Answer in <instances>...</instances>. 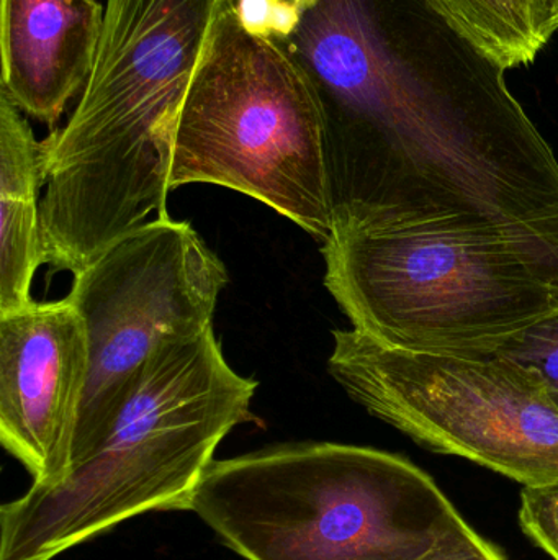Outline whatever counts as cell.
Masks as SVG:
<instances>
[{
  "instance_id": "cell-1",
  "label": "cell",
  "mask_w": 558,
  "mask_h": 560,
  "mask_svg": "<svg viewBox=\"0 0 558 560\" xmlns=\"http://www.w3.org/2000/svg\"><path fill=\"white\" fill-rule=\"evenodd\" d=\"M269 19L320 108L333 235L558 217L553 148L432 0H282Z\"/></svg>"
},
{
  "instance_id": "cell-12",
  "label": "cell",
  "mask_w": 558,
  "mask_h": 560,
  "mask_svg": "<svg viewBox=\"0 0 558 560\" xmlns=\"http://www.w3.org/2000/svg\"><path fill=\"white\" fill-rule=\"evenodd\" d=\"M482 52L511 69L530 65L558 30L557 0H432Z\"/></svg>"
},
{
  "instance_id": "cell-13",
  "label": "cell",
  "mask_w": 558,
  "mask_h": 560,
  "mask_svg": "<svg viewBox=\"0 0 558 560\" xmlns=\"http://www.w3.org/2000/svg\"><path fill=\"white\" fill-rule=\"evenodd\" d=\"M491 354L526 369L558 395V310L501 341Z\"/></svg>"
},
{
  "instance_id": "cell-15",
  "label": "cell",
  "mask_w": 558,
  "mask_h": 560,
  "mask_svg": "<svg viewBox=\"0 0 558 560\" xmlns=\"http://www.w3.org/2000/svg\"><path fill=\"white\" fill-rule=\"evenodd\" d=\"M419 560H507L490 542L468 526L464 518Z\"/></svg>"
},
{
  "instance_id": "cell-8",
  "label": "cell",
  "mask_w": 558,
  "mask_h": 560,
  "mask_svg": "<svg viewBox=\"0 0 558 560\" xmlns=\"http://www.w3.org/2000/svg\"><path fill=\"white\" fill-rule=\"evenodd\" d=\"M228 280L192 225L169 215L128 233L75 272L68 299L87 328L91 371L71 469L107 436L131 384L164 341L213 328Z\"/></svg>"
},
{
  "instance_id": "cell-7",
  "label": "cell",
  "mask_w": 558,
  "mask_h": 560,
  "mask_svg": "<svg viewBox=\"0 0 558 560\" xmlns=\"http://www.w3.org/2000/svg\"><path fill=\"white\" fill-rule=\"evenodd\" d=\"M333 338L330 374L373 417L524 487L557 486L558 405L526 369L498 354L392 348L356 329Z\"/></svg>"
},
{
  "instance_id": "cell-17",
  "label": "cell",
  "mask_w": 558,
  "mask_h": 560,
  "mask_svg": "<svg viewBox=\"0 0 558 560\" xmlns=\"http://www.w3.org/2000/svg\"><path fill=\"white\" fill-rule=\"evenodd\" d=\"M225 3L226 5L231 7L233 10H236V12H239L245 0H225Z\"/></svg>"
},
{
  "instance_id": "cell-16",
  "label": "cell",
  "mask_w": 558,
  "mask_h": 560,
  "mask_svg": "<svg viewBox=\"0 0 558 560\" xmlns=\"http://www.w3.org/2000/svg\"><path fill=\"white\" fill-rule=\"evenodd\" d=\"M281 2L282 0H245L238 13L249 28L261 30L269 13Z\"/></svg>"
},
{
  "instance_id": "cell-6",
  "label": "cell",
  "mask_w": 558,
  "mask_h": 560,
  "mask_svg": "<svg viewBox=\"0 0 558 560\" xmlns=\"http://www.w3.org/2000/svg\"><path fill=\"white\" fill-rule=\"evenodd\" d=\"M187 184L252 197L321 245L333 235L317 98L287 51L225 2L174 140L170 190Z\"/></svg>"
},
{
  "instance_id": "cell-10",
  "label": "cell",
  "mask_w": 558,
  "mask_h": 560,
  "mask_svg": "<svg viewBox=\"0 0 558 560\" xmlns=\"http://www.w3.org/2000/svg\"><path fill=\"white\" fill-rule=\"evenodd\" d=\"M104 15L97 0H2L0 91L23 114L55 125L87 84Z\"/></svg>"
},
{
  "instance_id": "cell-4",
  "label": "cell",
  "mask_w": 558,
  "mask_h": 560,
  "mask_svg": "<svg viewBox=\"0 0 558 560\" xmlns=\"http://www.w3.org/2000/svg\"><path fill=\"white\" fill-rule=\"evenodd\" d=\"M324 285L382 345L491 354L558 310V217L514 225L334 233Z\"/></svg>"
},
{
  "instance_id": "cell-5",
  "label": "cell",
  "mask_w": 558,
  "mask_h": 560,
  "mask_svg": "<svg viewBox=\"0 0 558 560\" xmlns=\"http://www.w3.org/2000/svg\"><path fill=\"white\" fill-rule=\"evenodd\" d=\"M192 512L246 560H419L462 518L405 457L337 443L215 460Z\"/></svg>"
},
{
  "instance_id": "cell-14",
  "label": "cell",
  "mask_w": 558,
  "mask_h": 560,
  "mask_svg": "<svg viewBox=\"0 0 558 560\" xmlns=\"http://www.w3.org/2000/svg\"><path fill=\"white\" fill-rule=\"evenodd\" d=\"M520 523L523 532L558 560V483L524 487L521 492Z\"/></svg>"
},
{
  "instance_id": "cell-9",
  "label": "cell",
  "mask_w": 558,
  "mask_h": 560,
  "mask_svg": "<svg viewBox=\"0 0 558 560\" xmlns=\"http://www.w3.org/2000/svg\"><path fill=\"white\" fill-rule=\"evenodd\" d=\"M88 371L87 328L68 296L0 315V441L33 483L71 470Z\"/></svg>"
},
{
  "instance_id": "cell-11",
  "label": "cell",
  "mask_w": 558,
  "mask_h": 560,
  "mask_svg": "<svg viewBox=\"0 0 558 560\" xmlns=\"http://www.w3.org/2000/svg\"><path fill=\"white\" fill-rule=\"evenodd\" d=\"M43 156V141L0 91V315L33 303V279L46 265Z\"/></svg>"
},
{
  "instance_id": "cell-2",
  "label": "cell",
  "mask_w": 558,
  "mask_h": 560,
  "mask_svg": "<svg viewBox=\"0 0 558 560\" xmlns=\"http://www.w3.org/2000/svg\"><path fill=\"white\" fill-rule=\"evenodd\" d=\"M225 0H107L87 84L43 140L46 265L72 276L167 217L174 140Z\"/></svg>"
},
{
  "instance_id": "cell-19",
  "label": "cell",
  "mask_w": 558,
  "mask_h": 560,
  "mask_svg": "<svg viewBox=\"0 0 558 560\" xmlns=\"http://www.w3.org/2000/svg\"><path fill=\"white\" fill-rule=\"evenodd\" d=\"M557 9H558V0H557Z\"/></svg>"
},
{
  "instance_id": "cell-18",
  "label": "cell",
  "mask_w": 558,
  "mask_h": 560,
  "mask_svg": "<svg viewBox=\"0 0 558 560\" xmlns=\"http://www.w3.org/2000/svg\"><path fill=\"white\" fill-rule=\"evenodd\" d=\"M554 398H556L557 405H558V395H554Z\"/></svg>"
},
{
  "instance_id": "cell-3",
  "label": "cell",
  "mask_w": 558,
  "mask_h": 560,
  "mask_svg": "<svg viewBox=\"0 0 558 560\" xmlns=\"http://www.w3.org/2000/svg\"><path fill=\"white\" fill-rule=\"evenodd\" d=\"M256 388L213 328L164 341L97 450L0 509V560H52L136 516L192 512L219 443L254 420Z\"/></svg>"
}]
</instances>
